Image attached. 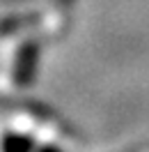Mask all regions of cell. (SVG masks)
<instances>
[{
  "instance_id": "3957f363",
  "label": "cell",
  "mask_w": 149,
  "mask_h": 152,
  "mask_svg": "<svg viewBox=\"0 0 149 152\" xmlns=\"http://www.w3.org/2000/svg\"><path fill=\"white\" fill-rule=\"evenodd\" d=\"M5 152H37L35 138L28 134H19V132H7L5 134V143H2Z\"/></svg>"
},
{
  "instance_id": "6da1fadb",
  "label": "cell",
  "mask_w": 149,
  "mask_h": 152,
  "mask_svg": "<svg viewBox=\"0 0 149 152\" xmlns=\"http://www.w3.org/2000/svg\"><path fill=\"white\" fill-rule=\"evenodd\" d=\"M39 58H41V39L28 37L23 39L14 53V65H12V78L21 88H28L35 76H37Z\"/></svg>"
},
{
  "instance_id": "277c9868",
  "label": "cell",
  "mask_w": 149,
  "mask_h": 152,
  "mask_svg": "<svg viewBox=\"0 0 149 152\" xmlns=\"http://www.w3.org/2000/svg\"><path fill=\"white\" fill-rule=\"evenodd\" d=\"M37 152H62L57 145H41V148H37Z\"/></svg>"
},
{
  "instance_id": "7a4b0ae2",
  "label": "cell",
  "mask_w": 149,
  "mask_h": 152,
  "mask_svg": "<svg viewBox=\"0 0 149 152\" xmlns=\"http://www.w3.org/2000/svg\"><path fill=\"white\" fill-rule=\"evenodd\" d=\"M41 19H44V16H41V12L9 14V16H5V23H2V35H5V37H12L16 30H19V32H23V30H28V28H32V26H37Z\"/></svg>"
}]
</instances>
